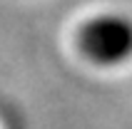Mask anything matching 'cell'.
<instances>
[{"label":"cell","mask_w":132,"mask_h":129,"mask_svg":"<svg viewBox=\"0 0 132 129\" xmlns=\"http://www.w3.org/2000/svg\"><path fill=\"white\" fill-rule=\"evenodd\" d=\"M77 50L95 64L112 67L132 57V17L102 13L80 25Z\"/></svg>","instance_id":"cell-1"}]
</instances>
